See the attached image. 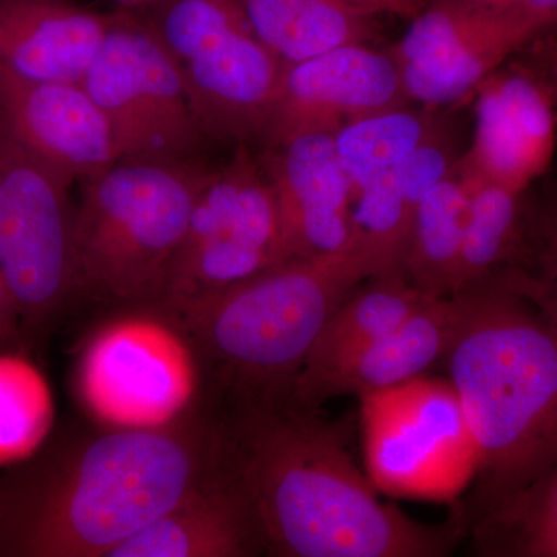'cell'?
I'll return each instance as SVG.
<instances>
[{"instance_id":"obj_13","label":"cell","mask_w":557,"mask_h":557,"mask_svg":"<svg viewBox=\"0 0 557 557\" xmlns=\"http://www.w3.org/2000/svg\"><path fill=\"white\" fill-rule=\"evenodd\" d=\"M409 102L391 51L348 44L284 65L259 141L269 149L299 135H335L354 121Z\"/></svg>"},{"instance_id":"obj_22","label":"cell","mask_w":557,"mask_h":557,"mask_svg":"<svg viewBox=\"0 0 557 557\" xmlns=\"http://www.w3.org/2000/svg\"><path fill=\"white\" fill-rule=\"evenodd\" d=\"M428 299L429 296L418 292L401 274L366 278L319 333L295 387L317 379L359 348L387 335Z\"/></svg>"},{"instance_id":"obj_24","label":"cell","mask_w":557,"mask_h":557,"mask_svg":"<svg viewBox=\"0 0 557 557\" xmlns=\"http://www.w3.org/2000/svg\"><path fill=\"white\" fill-rule=\"evenodd\" d=\"M432 110H413L409 106L383 110L354 121L333 135L355 194L369 183L394 174L408 160L437 123Z\"/></svg>"},{"instance_id":"obj_23","label":"cell","mask_w":557,"mask_h":557,"mask_svg":"<svg viewBox=\"0 0 557 557\" xmlns=\"http://www.w3.org/2000/svg\"><path fill=\"white\" fill-rule=\"evenodd\" d=\"M472 539L482 556L557 557V465L479 515Z\"/></svg>"},{"instance_id":"obj_7","label":"cell","mask_w":557,"mask_h":557,"mask_svg":"<svg viewBox=\"0 0 557 557\" xmlns=\"http://www.w3.org/2000/svg\"><path fill=\"white\" fill-rule=\"evenodd\" d=\"M146 22L182 73L208 138H260L284 62L249 30L231 0H160Z\"/></svg>"},{"instance_id":"obj_15","label":"cell","mask_w":557,"mask_h":557,"mask_svg":"<svg viewBox=\"0 0 557 557\" xmlns=\"http://www.w3.org/2000/svg\"><path fill=\"white\" fill-rule=\"evenodd\" d=\"M260 161L276 196L292 258L354 252L355 190L333 135H299L265 149Z\"/></svg>"},{"instance_id":"obj_5","label":"cell","mask_w":557,"mask_h":557,"mask_svg":"<svg viewBox=\"0 0 557 557\" xmlns=\"http://www.w3.org/2000/svg\"><path fill=\"white\" fill-rule=\"evenodd\" d=\"M212 170L196 159H121L84 180L75 207L76 295L152 304Z\"/></svg>"},{"instance_id":"obj_14","label":"cell","mask_w":557,"mask_h":557,"mask_svg":"<svg viewBox=\"0 0 557 557\" xmlns=\"http://www.w3.org/2000/svg\"><path fill=\"white\" fill-rule=\"evenodd\" d=\"M471 148L457 161L467 185L496 183L516 193L545 174L555 156L556 106L527 64L498 69L475 90Z\"/></svg>"},{"instance_id":"obj_12","label":"cell","mask_w":557,"mask_h":557,"mask_svg":"<svg viewBox=\"0 0 557 557\" xmlns=\"http://www.w3.org/2000/svg\"><path fill=\"white\" fill-rule=\"evenodd\" d=\"M539 22L504 16L457 0H432L391 49L410 102L435 109L475 94L480 84L542 33Z\"/></svg>"},{"instance_id":"obj_25","label":"cell","mask_w":557,"mask_h":557,"mask_svg":"<svg viewBox=\"0 0 557 557\" xmlns=\"http://www.w3.org/2000/svg\"><path fill=\"white\" fill-rule=\"evenodd\" d=\"M467 188V225L458 293L494 276L507 265L518 245L527 203L525 194L496 183H471Z\"/></svg>"},{"instance_id":"obj_33","label":"cell","mask_w":557,"mask_h":557,"mask_svg":"<svg viewBox=\"0 0 557 557\" xmlns=\"http://www.w3.org/2000/svg\"><path fill=\"white\" fill-rule=\"evenodd\" d=\"M21 327L20 313L0 271V350H9L11 343L16 339L17 329Z\"/></svg>"},{"instance_id":"obj_3","label":"cell","mask_w":557,"mask_h":557,"mask_svg":"<svg viewBox=\"0 0 557 557\" xmlns=\"http://www.w3.org/2000/svg\"><path fill=\"white\" fill-rule=\"evenodd\" d=\"M445 361L478 446V516L557 465V335L497 276L457 293Z\"/></svg>"},{"instance_id":"obj_9","label":"cell","mask_w":557,"mask_h":557,"mask_svg":"<svg viewBox=\"0 0 557 557\" xmlns=\"http://www.w3.org/2000/svg\"><path fill=\"white\" fill-rule=\"evenodd\" d=\"M366 472L388 496L454 500L479 453L449 380L418 376L359 398Z\"/></svg>"},{"instance_id":"obj_28","label":"cell","mask_w":557,"mask_h":557,"mask_svg":"<svg viewBox=\"0 0 557 557\" xmlns=\"http://www.w3.org/2000/svg\"><path fill=\"white\" fill-rule=\"evenodd\" d=\"M494 276L528 300L557 335V196L527 201L515 252Z\"/></svg>"},{"instance_id":"obj_8","label":"cell","mask_w":557,"mask_h":557,"mask_svg":"<svg viewBox=\"0 0 557 557\" xmlns=\"http://www.w3.org/2000/svg\"><path fill=\"white\" fill-rule=\"evenodd\" d=\"M288 259L269 175L262 161L240 146L230 163L212 170L150 306L180 322L219 293Z\"/></svg>"},{"instance_id":"obj_29","label":"cell","mask_w":557,"mask_h":557,"mask_svg":"<svg viewBox=\"0 0 557 557\" xmlns=\"http://www.w3.org/2000/svg\"><path fill=\"white\" fill-rule=\"evenodd\" d=\"M457 161L453 145L437 121L397 170L399 189L412 211L428 193L453 174Z\"/></svg>"},{"instance_id":"obj_16","label":"cell","mask_w":557,"mask_h":557,"mask_svg":"<svg viewBox=\"0 0 557 557\" xmlns=\"http://www.w3.org/2000/svg\"><path fill=\"white\" fill-rule=\"evenodd\" d=\"M0 120L70 185L123 159L112 124L83 83L0 76Z\"/></svg>"},{"instance_id":"obj_6","label":"cell","mask_w":557,"mask_h":557,"mask_svg":"<svg viewBox=\"0 0 557 557\" xmlns=\"http://www.w3.org/2000/svg\"><path fill=\"white\" fill-rule=\"evenodd\" d=\"M203 358L182 325L150 304L127 306L76 357V399L102 429H164L199 417Z\"/></svg>"},{"instance_id":"obj_10","label":"cell","mask_w":557,"mask_h":557,"mask_svg":"<svg viewBox=\"0 0 557 557\" xmlns=\"http://www.w3.org/2000/svg\"><path fill=\"white\" fill-rule=\"evenodd\" d=\"M70 188L0 120V271L28 327L47 324L76 295Z\"/></svg>"},{"instance_id":"obj_30","label":"cell","mask_w":557,"mask_h":557,"mask_svg":"<svg viewBox=\"0 0 557 557\" xmlns=\"http://www.w3.org/2000/svg\"><path fill=\"white\" fill-rule=\"evenodd\" d=\"M474 9L523 17L545 27H557V0H457Z\"/></svg>"},{"instance_id":"obj_2","label":"cell","mask_w":557,"mask_h":557,"mask_svg":"<svg viewBox=\"0 0 557 557\" xmlns=\"http://www.w3.org/2000/svg\"><path fill=\"white\" fill-rule=\"evenodd\" d=\"M222 461V428L102 429L0 490V556L110 557Z\"/></svg>"},{"instance_id":"obj_1","label":"cell","mask_w":557,"mask_h":557,"mask_svg":"<svg viewBox=\"0 0 557 557\" xmlns=\"http://www.w3.org/2000/svg\"><path fill=\"white\" fill-rule=\"evenodd\" d=\"M293 403L233 406L222 463L248 497L267 553L281 557H440L461 523L426 525L380 500L338 426Z\"/></svg>"},{"instance_id":"obj_34","label":"cell","mask_w":557,"mask_h":557,"mask_svg":"<svg viewBox=\"0 0 557 557\" xmlns=\"http://www.w3.org/2000/svg\"><path fill=\"white\" fill-rule=\"evenodd\" d=\"M113 2L120 7V10L139 13V11H146L150 9V7L156 5L160 0H113Z\"/></svg>"},{"instance_id":"obj_27","label":"cell","mask_w":557,"mask_h":557,"mask_svg":"<svg viewBox=\"0 0 557 557\" xmlns=\"http://www.w3.org/2000/svg\"><path fill=\"white\" fill-rule=\"evenodd\" d=\"M413 211L399 189L397 171L355 194L354 252L369 278L403 274Z\"/></svg>"},{"instance_id":"obj_19","label":"cell","mask_w":557,"mask_h":557,"mask_svg":"<svg viewBox=\"0 0 557 557\" xmlns=\"http://www.w3.org/2000/svg\"><path fill=\"white\" fill-rule=\"evenodd\" d=\"M110 17L70 0H0V76L83 83Z\"/></svg>"},{"instance_id":"obj_26","label":"cell","mask_w":557,"mask_h":557,"mask_svg":"<svg viewBox=\"0 0 557 557\" xmlns=\"http://www.w3.org/2000/svg\"><path fill=\"white\" fill-rule=\"evenodd\" d=\"M53 423L49 381L28 359L0 350V465L30 460Z\"/></svg>"},{"instance_id":"obj_21","label":"cell","mask_w":557,"mask_h":557,"mask_svg":"<svg viewBox=\"0 0 557 557\" xmlns=\"http://www.w3.org/2000/svg\"><path fill=\"white\" fill-rule=\"evenodd\" d=\"M468 196L456 166L413 211L403 274L429 298H453L460 289Z\"/></svg>"},{"instance_id":"obj_17","label":"cell","mask_w":557,"mask_h":557,"mask_svg":"<svg viewBox=\"0 0 557 557\" xmlns=\"http://www.w3.org/2000/svg\"><path fill=\"white\" fill-rule=\"evenodd\" d=\"M458 318L457 299L429 298L387 335L372 341L317 379L299 384L289 403L321 409L329 399L398 386L443 364Z\"/></svg>"},{"instance_id":"obj_20","label":"cell","mask_w":557,"mask_h":557,"mask_svg":"<svg viewBox=\"0 0 557 557\" xmlns=\"http://www.w3.org/2000/svg\"><path fill=\"white\" fill-rule=\"evenodd\" d=\"M249 30L287 64L348 44H368L372 16L338 0H231Z\"/></svg>"},{"instance_id":"obj_18","label":"cell","mask_w":557,"mask_h":557,"mask_svg":"<svg viewBox=\"0 0 557 557\" xmlns=\"http://www.w3.org/2000/svg\"><path fill=\"white\" fill-rule=\"evenodd\" d=\"M265 552L248 497L220 461L203 482L110 557H251Z\"/></svg>"},{"instance_id":"obj_31","label":"cell","mask_w":557,"mask_h":557,"mask_svg":"<svg viewBox=\"0 0 557 557\" xmlns=\"http://www.w3.org/2000/svg\"><path fill=\"white\" fill-rule=\"evenodd\" d=\"M522 53L527 58L523 64L533 70L544 83L557 108V27L542 33Z\"/></svg>"},{"instance_id":"obj_11","label":"cell","mask_w":557,"mask_h":557,"mask_svg":"<svg viewBox=\"0 0 557 557\" xmlns=\"http://www.w3.org/2000/svg\"><path fill=\"white\" fill-rule=\"evenodd\" d=\"M83 86L112 124L123 159H194L208 138L177 64L135 11L112 13Z\"/></svg>"},{"instance_id":"obj_32","label":"cell","mask_w":557,"mask_h":557,"mask_svg":"<svg viewBox=\"0 0 557 557\" xmlns=\"http://www.w3.org/2000/svg\"><path fill=\"white\" fill-rule=\"evenodd\" d=\"M338 2L368 16L392 14L405 20H412L426 5V0H338Z\"/></svg>"},{"instance_id":"obj_4","label":"cell","mask_w":557,"mask_h":557,"mask_svg":"<svg viewBox=\"0 0 557 557\" xmlns=\"http://www.w3.org/2000/svg\"><path fill=\"white\" fill-rule=\"evenodd\" d=\"M366 278L354 252L293 258L219 293L178 324L231 405L288 403L319 333Z\"/></svg>"}]
</instances>
